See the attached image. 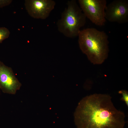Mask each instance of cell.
<instances>
[{
  "instance_id": "6da1fadb",
  "label": "cell",
  "mask_w": 128,
  "mask_h": 128,
  "mask_svg": "<svg viewBox=\"0 0 128 128\" xmlns=\"http://www.w3.org/2000/svg\"><path fill=\"white\" fill-rule=\"evenodd\" d=\"M109 95L94 94L80 102L75 114L77 128H124V113L117 109Z\"/></svg>"
},
{
  "instance_id": "7a4b0ae2",
  "label": "cell",
  "mask_w": 128,
  "mask_h": 128,
  "mask_svg": "<svg viewBox=\"0 0 128 128\" xmlns=\"http://www.w3.org/2000/svg\"><path fill=\"white\" fill-rule=\"evenodd\" d=\"M78 36L80 49L92 63L100 65L104 62L109 51L108 37L105 32L87 28L81 30Z\"/></svg>"
},
{
  "instance_id": "3957f363",
  "label": "cell",
  "mask_w": 128,
  "mask_h": 128,
  "mask_svg": "<svg viewBox=\"0 0 128 128\" xmlns=\"http://www.w3.org/2000/svg\"><path fill=\"white\" fill-rule=\"evenodd\" d=\"M86 17L75 0L68 1L67 7L57 23L59 31L71 38L78 36L80 28L85 24Z\"/></svg>"
},
{
  "instance_id": "277c9868",
  "label": "cell",
  "mask_w": 128,
  "mask_h": 128,
  "mask_svg": "<svg viewBox=\"0 0 128 128\" xmlns=\"http://www.w3.org/2000/svg\"><path fill=\"white\" fill-rule=\"evenodd\" d=\"M79 6L83 12L92 22L99 26L104 25L106 20L105 11L106 0H78Z\"/></svg>"
},
{
  "instance_id": "5b68a950",
  "label": "cell",
  "mask_w": 128,
  "mask_h": 128,
  "mask_svg": "<svg viewBox=\"0 0 128 128\" xmlns=\"http://www.w3.org/2000/svg\"><path fill=\"white\" fill-rule=\"evenodd\" d=\"M106 20L124 24L128 22V0H115L107 5L105 11Z\"/></svg>"
},
{
  "instance_id": "8992f818",
  "label": "cell",
  "mask_w": 128,
  "mask_h": 128,
  "mask_svg": "<svg viewBox=\"0 0 128 128\" xmlns=\"http://www.w3.org/2000/svg\"><path fill=\"white\" fill-rule=\"evenodd\" d=\"M55 1L53 0H26L24 5L29 15L35 19H45L54 9Z\"/></svg>"
},
{
  "instance_id": "52a82bcc",
  "label": "cell",
  "mask_w": 128,
  "mask_h": 128,
  "mask_svg": "<svg viewBox=\"0 0 128 128\" xmlns=\"http://www.w3.org/2000/svg\"><path fill=\"white\" fill-rule=\"evenodd\" d=\"M21 85L12 69L0 61V88L4 92L14 94Z\"/></svg>"
},
{
  "instance_id": "ba28073f",
  "label": "cell",
  "mask_w": 128,
  "mask_h": 128,
  "mask_svg": "<svg viewBox=\"0 0 128 128\" xmlns=\"http://www.w3.org/2000/svg\"><path fill=\"white\" fill-rule=\"evenodd\" d=\"M10 34V31L7 28L0 27V44L4 40L9 37Z\"/></svg>"
},
{
  "instance_id": "9c48e42d",
  "label": "cell",
  "mask_w": 128,
  "mask_h": 128,
  "mask_svg": "<svg viewBox=\"0 0 128 128\" xmlns=\"http://www.w3.org/2000/svg\"><path fill=\"white\" fill-rule=\"evenodd\" d=\"M118 93L122 95V97L121 100L123 101L125 103L127 106H128V92L127 91L125 90H120Z\"/></svg>"
},
{
  "instance_id": "30bf717a",
  "label": "cell",
  "mask_w": 128,
  "mask_h": 128,
  "mask_svg": "<svg viewBox=\"0 0 128 128\" xmlns=\"http://www.w3.org/2000/svg\"><path fill=\"white\" fill-rule=\"evenodd\" d=\"M12 0H0V8L8 5L12 2Z\"/></svg>"
}]
</instances>
